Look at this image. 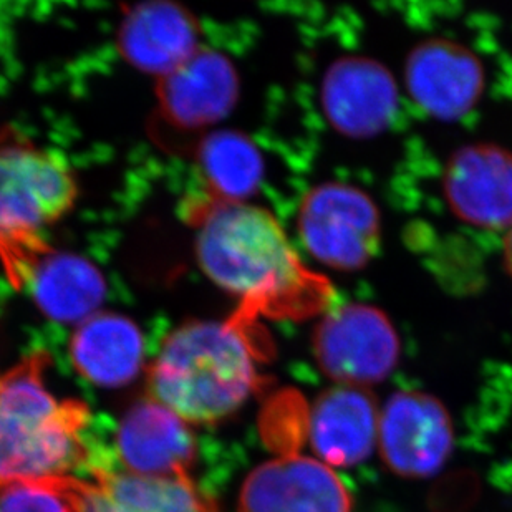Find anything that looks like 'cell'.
<instances>
[{
	"label": "cell",
	"mask_w": 512,
	"mask_h": 512,
	"mask_svg": "<svg viewBox=\"0 0 512 512\" xmlns=\"http://www.w3.org/2000/svg\"><path fill=\"white\" fill-rule=\"evenodd\" d=\"M184 213L196 229L199 266L236 295L237 312L251 320L307 319L329 309V282L304 266L267 209L198 193Z\"/></svg>",
	"instance_id": "1"
},
{
	"label": "cell",
	"mask_w": 512,
	"mask_h": 512,
	"mask_svg": "<svg viewBox=\"0 0 512 512\" xmlns=\"http://www.w3.org/2000/svg\"><path fill=\"white\" fill-rule=\"evenodd\" d=\"M256 320L234 312L228 320L181 325L161 345L148 372L151 400L188 425H211L239 410L261 387Z\"/></svg>",
	"instance_id": "2"
},
{
	"label": "cell",
	"mask_w": 512,
	"mask_h": 512,
	"mask_svg": "<svg viewBox=\"0 0 512 512\" xmlns=\"http://www.w3.org/2000/svg\"><path fill=\"white\" fill-rule=\"evenodd\" d=\"M50 355L37 350L0 373V486L68 476L87 459L90 410L45 385Z\"/></svg>",
	"instance_id": "3"
},
{
	"label": "cell",
	"mask_w": 512,
	"mask_h": 512,
	"mask_svg": "<svg viewBox=\"0 0 512 512\" xmlns=\"http://www.w3.org/2000/svg\"><path fill=\"white\" fill-rule=\"evenodd\" d=\"M77 179L67 160L14 128L0 130V264L10 284L29 285L52 249L44 229L73 208Z\"/></svg>",
	"instance_id": "4"
},
{
	"label": "cell",
	"mask_w": 512,
	"mask_h": 512,
	"mask_svg": "<svg viewBox=\"0 0 512 512\" xmlns=\"http://www.w3.org/2000/svg\"><path fill=\"white\" fill-rule=\"evenodd\" d=\"M297 229L315 261L335 271H360L380 249L382 216L363 189L324 183L302 199Z\"/></svg>",
	"instance_id": "5"
},
{
	"label": "cell",
	"mask_w": 512,
	"mask_h": 512,
	"mask_svg": "<svg viewBox=\"0 0 512 512\" xmlns=\"http://www.w3.org/2000/svg\"><path fill=\"white\" fill-rule=\"evenodd\" d=\"M400 348L390 317L358 302L330 307L314 334L317 365L343 387L370 390L387 380L400 360Z\"/></svg>",
	"instance_id": "6"
},
{
	"label": "cell",
	"mask_w": 512,
	"mask_h": 512,
	"mask_svg": "<svg viewBox=\"0 0 512 512\" xmlns=\"http://www.w3.org/2000/svg\"><path fill=\"white\" fill-rule=\"evenodd\" d=\"M29 483L52 489L73 512H219L189 474L150 478L95 469L92 479L62 476Z\"/></svg>",
	"instance_id": "7"
},
{
	"label": "cell",
	"mask_w": 512,
	"mask_h": 512,
	"mask_svg": "<svg viewBox=\"0 0 512 512\" xmlns=\"http://www.w3.org/2000/svg\"><path fill=\"white\" fill-rule=\"evenodd\" d=\"M455 443L450 413L438 398L423 392H398L380 415L378 451L401 478L435 476Z\"/></svg>",
	"instance_id": "8"
},
{
	"label": "cell",
	"mask_w": 512,
	"mask_h": 512,
	"mask_svg": "<svg viewBox=\"0 0 512 512\" xmlns=\"http://www.w3.org/2000/svg\"><path fill=\"white\" fill-rule=\"evenodd\" d=\"M398 98L393 73L363 55L335 60L320 88L322 110L330 126L353 140H368L387 130L397 116Z\"/></svg>",
	"instance_id": "9"
},
{
	"label": "cell",
	"mask_w": 512,
	"mask_h": 512,
	"mask_svg": "<svg viewBox=\"0 0 512 512\" xmlns=\"http://www.w3.org/2000/svg\"><path fill=\"white\" fill-rule=\"evenodd\" d=\"M443 194L459 221L486 231L512 226V151L493 143L456 150L443 170Z\"/></svg>",
	"instance_id": "10"
},
{
	"label": "cell",
	"mask_w": 512,
	"mask_h": 512,
	"mask_svg": "<svg viewBox=\"0 0 512 512\" xmlns=\"http://www.w3.org/2000/svg\"><path fill=\"white\" fill-rule=\"evenodd\" d=\"M405 87L426 115L455 121L478 105L486 73L468 47L455 40L428 39L415 45L406 57Z\"/></svg>",
	"instance_id": "11"
},
{
	"label": "cell",
	"mask_w": 512,
	"mask_h": 512,
	"mask_svg": "<svg viewBox=\"0 0 512 512\" xmlns=\"http://www.w3.org/2000/svg\"><path fill=\"white\" fill-rule=\"evenodd\" d=\"M239 512H352V494L334 468L290 453L247 476Z\"/></svg>",
	"instance_id": "12"
},
{
	"label": "cell",
	"mask_w": 512,
	"mask_h": 512,
	"mask_svg": "<svg viewBox=\"0 0 512 512\" xmlns=\"http://www.w3.org/2000/svg\"><path fill=\"white\" fill-rule=\"evenodd\" d=\"M236 68L219 52L199 49L181 67L160 78V113L179 130H199L231 112L237 100Z\"/></svg>",
	"instance_id": "13"
},
{
	"label": "cell",
	"mask_w": 512,
	"mask_h": 512,
	"mask_svg": "<svg viewBox=\"0 0 512 512\" xmlns=\"http://www.w3.org/2000/svg\"><path fill=\"white\" fill-rule=\"evenodd\" d=\"M380 415L367 388L335 385L310 410L309 440L315 456L330 468H350L378 450Z\"/></svg>",
	"instance_id": "14"
},
{
	"label": "cell",
	"mask_w": 512,
	"mask_h": 512,
	"mask_svg": "<svg viewBox=\"0 0 512 512\" xmlns=\"http://www.w3.org/2000/svg\"><path fill=\"white\" fill-rule=\"evenodd\" d=\"M116 445L126 471L138 476H183L196 459V441L188 423L151 398L126 413Z\"/></svg>",
	"instance_id": "15"
},
{
	"label": "cell",
	"mask_w": 512,
	"mask_h": 512,
	"mask_svg": "<svg viewBox=\"0 0 512 512\" xmlns=\"http://www.w3.org/2000/svg\"><path fill=\"white\" fill-rule=\"evenodd\" d=\"M118 49L133 67L163 78L201 49L199 25L179 5L141 4L126 14L118 32Z\"/></svg>",
	"instance_id": "16"
},
{
	"label": "cell",
	"mask_w": 512,
	"mask_h": 512,
	"mask_svg": "<svg viewBox=\"0 0 512 512\" xmlns=\"http://www.w3.org/2000/svg\"><path fill=\"white\" fill-rule=\"evenodd\" d=\"M73 367L98 387H123L145 360V339L133 320L98 312L78 325L70 342Z\"/></svg>",
	"instance_id": "17"
},
{
	"label": "cell",
	"mask_w": 512,
	"mask_h": 512,
	"mask_svg": "<svg viewBox=\"0 0 512 512\" xmlns=\"http://www.w3.org/2000/svg\"><path fill=\"white\" fill-rule=\"evenodd\" d=\"M39 309L50 320L82 324L93 315L107 295L102 272L85 257L50 251L40 259L29 282Z\"/></svg>",
	"instance_id": "18"
},
{
	"label": "cell",
	"mask_w": 512,
	"mask_h": 512,
	"mask_svg": "<svg viewBox=\"0 0 512 512\" xmlns=\"http://www.w3.org/2000/svg\"><path fill=\"white\" fill-rule=\"evenodd\" d=\"M198 168L204 191L211 198L246 203L264 178L261 151L246 135L216 131L198 146Z\"/></svg>",
	"instance_id": "19"
},
{
	"label": "cell",
	"mask_w": 512,
	"mask_h": 512,
	"mask_svg": "<svg viewBox=\"0 0 512 512\" xmlns=\"http://www.w3.org/2000/svg\"><path fill=\"white\" fill-rule=\"evenodd\" d=\"M0 512H73L67 501L39 483L0 486Z\"/></svg>",
	"instance_id": "20"
},
{
	"label": "cell",
	"mask_w": 512,
	"mask_h": 512,
	"mask_svg": "<svg viewBox=\"0 0 512 512\" xmlns=\"http://www.w3.org/2000/svg\"><path fill=\"white\" fill-rule=\"evenodd\" d=\"M504 267L512 279V226L506 231L503 244Z\"/></svg>",
	"instance_id": "21"
}]
</instances>
